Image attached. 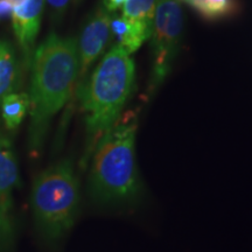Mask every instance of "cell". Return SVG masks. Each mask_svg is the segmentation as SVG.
<instances>
[{
    "label": "cell",
    "mask_w": 252,
    "mask_h": 252,
    "mask_svg": "<svg viewBox=\"0 0 252 252\" xmlns=\"http://www.w3.org/2000/svg\"><path fill=\"white\" fill-rule=\"evenodd\" d=\"M137 128V113L128 111L122 115L90 158L87 193L100 209L130 214L140 209L146 201V186L135 156Z\"/></svg>",
    "instance_id": "6da1fadb"
},
{
    "label": "cell",
    "mask_w": 252,
    "mask_h": 252,
    "mask_svg": "<svg viewBox=\"0 0 252 252\" xmlns=\"http://www.w3.org/2000/svg\"><path fill=\"white\" fill-rule=\"evenodd\" d=\"M30 68L28 150L32 157L37 158L53 119L76 90L77 40L49 34L34 50Z\"/></svg>",
    "instance_id": "7a4b0ae2"
},
{
    "label": "cell",
    "mask_w": 252,
    "mask_h": 252,
    "mask_svg": "<svg viewBox=\"0 0 252 252\" xmlns=\"http://www.w3.org/2000/svg\"><path fill=\"white\" fill-rule=\"evenodd\" d=\"M134 78L133 60L121 47L113 45L75 91L86 127V143L80 160L82 169H87L100 139L121 118L133 93Z\"/></svg>",
    "instance_id": "3957f363"
},
{
    "label": "cell",
    "mask_w": 252,
    "mask_h": 252,
    "mask_svg": "<svg viewBox=\"0 0 252 252\" xmlns=\"http://www.w3.org/2000/svg\"><path fill=\"white\" fill-rule=\"evenodd\" d=\"M81 184L71 159L41 171L31 189V207L40 238L58 245L70 234L81 209Z\"/></svg>",
    "instance_id": "277c9868"
},
{
    "label": "cell",
    "mask_w": 252,
    "mask_h": 252,
    "mask_svg": "<svg viewBox=\"0 0 252 252\" xmlns=\"http://www.w3.org/2000/svg\"><path fill=\"white\" fill-rule=\"evenodd\" d=\"M184 32V12L178 0H159L151 33L152 69L147 86V97L152 98L171 74L180 49Z\"/></svg>",
    "instance_id": "5b68a950"
},
{
    "label": "cell",
    "mask_w": 252,
    "mask_h": 252,
    "mask_svg": "<svg viewBox=\"0 0 252 252\" xmlns=\"http://www.w3.org/2000/svg\"><path fill=\"white\" fill-rule=\"evenodd\" d=\"M20 176L13 144L0 132V252H14V191Z\"/></svg>",
    "instance_id": "8992f818"
},
{
    "label": "cell",
    "mask_w": 252,
    "mask_h": 252,
    "mask_svg": "<svg viewBox=\"0 0 252 252\" xmlns=\"http://www.w3.org/2000/svg\"><path fill=\"white\" fill-rule=\"evenodd\" d=\"M110 20L111 13L100 6L91 14L82 28L80 39L77 41L78 80L76 89L86 81L91 65L109 45L111 39Z\"/></svg>",
    "instance_id": "52a82bcc"
},
{
    "label": "cell",
    "mask_w": 252,
    "mask_h": 252,
    "mask_svg": "<svg viewBox=\"0 0 252 252\" xmlns=\"http://www.w3.org/2000/svg\"><path fill=\"white\" fill-rule=\"evenodd\" d=\"M43 8L45 0H26L21 7L13 9L12 13L15 39L23 53L25 64L28 67L35 50V41L40 31Z\"/></svg>",
    "instance_id": "ba28073f"
},
{
    "label": "cell",
    "mask_w": 252,
    "mask_h": 252,
    "mask_svg": "<svg viewBox=\"0 0 252 252\" xmlns=\"http://www.w3.org/2000/svg\"><path fill=\"white\" fill-rule=\"evenodd\" d=\"M111 35L115 37L116 43L125 50L128 55L133 54L143 46L152 33V26L130 20L122 14H111L110 20Z\"/></svg>",
    "instance_id": "9c48e42d"
},
{
    "label": "cell",
    "mask_w": 252,
    "mask_h": 252,
    "mask_svg": "<svg viewBox=\"0 0 252 252\" xmlns=\"http://www.w3.org/2000/svg\"><path fill=\"white\" fill-rule=\"evenodd\" d=\"M21 65L17 53L7 41L0 40V104L8 94L21 87Z\"/></svg>",
    "instance_id": "30bf717a"
},
{
    "label": "cell",
    "mask_w": 252,
    "mask_h": 252,
    "mask_svg": "<svg viewBox=\"0 0 252 252\" xmlns=\"http://www.w3.org/2000/svg\"><path fill=\"white\" fill-rule=\"evenodd\" d=\"M30 111V97L27 93H12L4 97L0 104V116L6 130L15 131L23 124Z\"/></svg>",
    "instance_id": "8fae6325"
},
{
    "label": "cell",
    "mask_w": 252,
    "mask_h": 252,
    "mask_svg": "<svg viewBox=\"0 0 252 252\" xmlns=\"http://www.w3.org/2000/svg\"><path fill=\"white\" fill-rule=\"evenodd\" d=\"M190 7L207 21L234 18L241 11L238 0H194Z\"/></svg>",
    "instance_id": "7c38bea8"
},
{
    "label": "cell",
    "mask_w": 252,
    "mask_h": 252,
    "mask_svg": "<svg viewBox=\"0 0 252 252\" xmlns=\"http://www.w3.org/2000/svg\"><path fill=\"white\" fill-rule=\"evenodd\" d=\"M158 2L159 0H126L121 14L130 20L152 26Z\"/></svg>",
    "instance_id": "4fadbf2b"
},
{
    "label": "cell",
    "mask_w": 252,
    "mask_h": 252,
    "mask_svg": "<svg viewBox=\"0 0 252 252\" xmlns=\"http://www.w3.org/2000/svg\"><path fill=\"white\" fill-rule=\"evenodd\" d=\"M74 2L75 0H45V4H47L49 11L55 18L61 17Z\"/></svg>",
    "instance_id": "5bb4252c"
},
{
    "label": "cell",
    "mask_w": 252,
    "mask_h": 252,
    "mask_svg": "<svg viewBox=\"0 0 252 252\" xmlns=\"http://www.w3.org/2000/svg\"><path fill=\"white\" fill-rule=\"evenodd\" d=\"M126 2V0H102V6L109 13H116Z\"/></svg>",
    "instance_id": "9a60e30c"
},
{
    "label": "cell",
    "mask_w": 252,
    "mask_h": 252,
    "mask_svg": "<svg viewBox=\"0 0 252 252\" xmlns=\"http://www.w3.org/2000/svg\"><path fill=\"white\" fill-rule=\"evenodd\" d=\"M13 8L6 0H0V23L6 20V19L12 18Z\"/></svg>",
    "instance_id": "2e32d148"
},
{
    "label": "cell",
    "mask_w": 252,
    "mask_h": 252,
    "mask_svg": "<svg viewBox=\"0 0 252 252\" xmlns=\"http://www.w3.org/2000/svg\"><path fill=\"white\" fill-rule=\"evenodd\" d=\"M6 1H7L8 4L12 6V8L15 9V8L21 7V6L26 2V0H6Z\"/></svg>",
    "instance_id": "e0dca14e"
}]
</instances>
